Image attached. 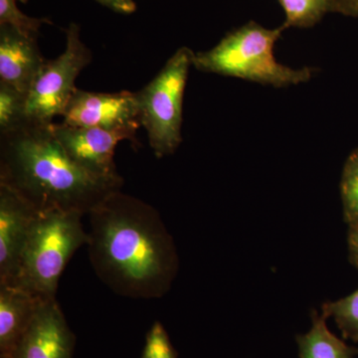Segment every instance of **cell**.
I'll return each mask as SVG.
<instances>
[{
    "label": "cell",
    "mask_w": 358,
    "mask_h": 358,
    "mask_svg": "<svg viewBox=\"0 0 358 358\" xmlns=\"http://www.w3.org/2000/svg\"><path fill=\"white\" fill-rule=\"evenodd\" d=\"M88 216L90 261L101 281L127 298L159 299L169 291L178 254L155 207L117 190Z\"/></svg>",
    "instance_id": "obj_1"
},
{
    "label": "cell",
    "mask_w": 358,
    "mask_h": 358,
    "mask_svg": "<svg viewBox=\"0 0 358 358\" xmlns=\"http://www.w3.org/2000/svg\"><path fill=\"white\" fill-rule=\"evenodd\" d=\"M0 185L10 187L37 212L88 215L124 180L96 178L78 166L56 140L50 126L28 122L0 136Z\"/></svg>",
    "instance_id": "obj_2"
},
{
    "label": "cell",
    "mask_w": 358,
    "mask_h": 358,
    "mask_svg": "<svg viewBox=\"0 0 358 358\" xmlns=\"http://www.w3.org/2000/svg\"><path fill=\"white\" fill-rule=\"evenodd\" d=\"M285 30L282 25L270 29L250 21L227 33L213 48L195 53L193 67L275 88L307 83L317 72L315 68L294 69L275 60V45Z\"/></svg>",
    "instance_id": "obj_3"
},
{
    "label": "cell",
    "mask_w": 358,
    "mask_h": 358,
    "mask_svg": "<svg viewBox=\"0 0 358 358\" xmlns=\"http://www.w3.org/2000/svg\"><path fill=\"white\" fill-rule=\"evenodd\" d=\"M78 212H37L28 233L15 284L43 300L56 299L58 282L71 257L89 243Z\"/></svg>",
    "instance_id": "obj_4"
},
{
    "label": "cell",
    "mask_w": 358,
    "mask_h": 358,
    "mask_svg": "<svg viewBox=\"0 0 358 358\" xmlns=\"http://www.w3.org/2000/svg\"><path fill=\"white\" fill-rule=\"evenodd\" d=\"M194 52L181 47L157 76L136 92L138 119L157 159L173 155L182 143L183 98Z\"/></svg>",
    "instance_id": "obj_5"
},
{
    "label": "cell",
    "mask_w": 358,
    "mask_h": 358,
    "mask_svg": "<svg viewBox=\"0 0 358 358\" xmlns=\"http://www.w3.org/2000/svg\"><path fill=\"white\" fill-rule=\"evenodd\" d=\"M80 26L70 23L66 29L65 50L57 58L47 60L35 79L27 96L26 115L32 124L50 126L56 117L64 115L75 82L93 60V55L82 41Z\"/></svg>",
    "instance_id": "obj_6"
},
{
    "label": "cell",
    "mask_w": 358,
    "mask_h": 358,
    "mask_svg": "<svg viewBox=\"0 0 358 358\" xmlns=\"http://www.w3.org/2000/svg\"><path fill=\"white\" fill-rule=\"evenodd\" d=\"M62 117L69 126L127 134L131 143L141 128L136 94L128 91L96 93L76 88Z\"/></svg>",
    "instance_id": "obj_7"
},
{
    "label": "cell",
    "mask_w": 358,
    "mask_h": 358,
    "mask_svg": "<svg viewBox=\"0 0 358 358\" xmlns=\"http://www.w3.org/2000/svg\"><path fill=\"white\" fill-rule=\"evenodd\" d=\"M51 131L66 154L87 173L110 180H124L115 164V148L129 141L127 134L53 122Z\"/></svg>",
    "instance_id": "obj_8"
},
{
    "label": "cell",
    "mask_w": 358,
    "mask_h": 358,
    "mask_svg": "<svg viewBox=\"0 0 358 358\" xmlns=\"http://www.w3.org/2000/svg\"><path fill=\"white\" fill-rule=\"evenodd\" d=\"M76 336L56 299L42 301L20 343L8 358H73Z\"/></svg>",
    "instance_id": "obj_9"
},
{
    "label": "cell",
    "mask_w": 358,
    "mask_h": 358,
    "mask_svg": "<svg viewBox=\"0 0 358 358\" xmlns=\"http://www.w3.org/2000/svg\"><path fill=\"white\" fill-rule=\"evenodd\" d=\"M37 211L10 187L0 185V284L14 285Z\"/></svg>",
    "instance_id": "obj_10"
},
{
    "label": "cell",
    "mask_w": 358,
    "mask_h": 358,
    "mask_svg": "<svg viewBox=\"0 0 358 358\" xmlns=\"http://www.w3.org/2000/svg\"><path fill=\"white\" fill-rule=\"evenodd\" d=\"M46 61L37 38L0 25V82L28 96Z\"/></svg>",
    "instance_id": "obj_11"
},
{
    "label": "cell",
    "mask_w": 358,
    "mask_h": 358,
    "mask_svg": "<svg viewBox=\"0 0 358 358\" xmlns=\"http://www.w3.org/2000/svg\"><path fill=\"white\" fill-rule=\"evenodd\" d=\"M43 301L17 285L0 284V358L13 355Z\"/></svg>",
    "instance_id": "obj_12"
},
{
    "label": "cell",
    "mask_w": 358,
    "mask_h": 358,
    "mask_svg": "<svg viewBox=\"0 0 358 358\" xmlns=\"http://www.w3.org/2000/svg\"><path fill=\"white\" fill-rule=\"evenodd\" d=\"M327 317L313 312L312 329L296 336L300 358H355L358 348L343 343L329 331Z\"/></svg>",
    "instance_id": "obj_13"
},
{
    "label": "cell",
    "mask_w": 358,
    "mask_h": 358,
    "mask_svg": "<svg viewBox=\"0 0 358 358\" xmlns=\"http://www.w3.org/2000/svg\"><path fill=\"white\" fill-rule=\"evenodd\" d=\"M284 10L282 27L310 28L329 11V0H278Z\"/></svg>",
    "instance_id": "obj_14"
},
{
    "label": "cell",
    "mask_w": 358,
    "mask_h": 358,
    "mask_svg": "<svg viewBox=\"0 0 358 358\" xmlns=\"http://www.w3.org/2000/svg\"><path fill=\"white\" fill-rule=\"evenodd\" d=\"M26 105L27 95L0 82V136L16 131L27 124Z\"/></svg>",
    "instance_id": "obj_15"
},
{
    "label": "cell",
    "mask_w": 358,
    "mask_h": 358,
    "mask_svg": "<svg viewBox=\"0 0 358 358\" xmlns=\"http://www.w3.org/2000/svg\"><path fill=\"white\" fill-rule=\"evenodd\" d=\"M322 315L334 317L343 338L358 343V289L341 300L322 306Z\"/></svg>",
    "instance_id": "obj_16"
},
{
    "label": "cell",
    "mask_w": 358,
    "mask_h": 358,
    "mask_svg": "<svg viewBox=\"0 0 358 358\" xmlns=\"http://www.w3.org/2000/svg\"><path fill=\"white\" fill-rule=\"evenodd\" d=\"M343 216L350 228L358 227V148L346 159L341 180Z\"/></svg>",
    "instance_id": "obj_17"
},
{
    "label": "cell",
    "mask_w": 358,
    "mask_h": 358,
    "mask_svg": "<svg viewBox=\"0 0 358 358\" xmlns=\"http://www.w3.org/2000/svg\"><path fill=\"white\" fill-rule=\"evenodd\" d=\"M44 24H51V21L26 15L18 8L16 0H0V25L11 26L27 36L37 38Z\"/></svg>",
    "instance_id": "obj_18"
},
{
    "label": "cell",
    "mask_w": 358,
    "mask_h": 358,
    "mask_svg": "<svg viewBox=\"0 0 358 358\" xmlns=\"http://www.w3.org/2000/svg\"><path fill=\"white\" fill-rule=\"evenodd\" d=\"M141 358H176L169 334L159 322H155L148 331Z\"/></svg>",
    "instance_id": "obj_19"
},
{
    "label": "cell",
    "mask_w": 358,
    "mask_h": 358,
    "mask_svg": "<svg viewBox=\"0 0 358 358\" xmlns=\"http://www.w3.org/2000/svg\"><path fill=\"white\" fill-rule=\"evenodd\" d=\"M329 11L358 17V0H329Z\"/></svg>",
    "instance_id": "obj_20"
},
{
    "label": "cell",
    "mask_w": 358,
    "mask_h": 358,
    "mask_svg": "<svg viewBox=\"0 0 358 358\" xmlns=\"http://www.w3.org/2000/svg\"><path fill=\"white\" fill-rule=\"evenodd\" d=\"M95 1L117 13L133 14L136 10V3L134 0H95Z\"/></svg>",
    "instance_id": "obj_21"
},
{
    "label": "cell",
    "mask_w": 358,
    "mask_h": 358,
    "mask_svg": "<svg viewBox=\"0 0 358 358\" xmlns=\"http://www.w3.org/2000/svg\"><path fill=\"white\" fill-rule=\"evenodd\" d=\"M348 244L350 262L358 268V227L350 228Z\"/></svg>",
    "instance_id": "obj_22"
},
{
    "label": "cell",
    "mask_w": 358,
    "mask_h": 358,
    "mask_svg": "<svg viewBox=\"0 0 358 358\" xmlns=\"http://www.w3.org/2000/svg\"><path fill=\"white\" fill-rule=\"evenodd\" d=\"M21 2H23V3H25V2H27V0H20Z\"/></svg>",
    "instance_id": "obj_23"
}]
</instances>
